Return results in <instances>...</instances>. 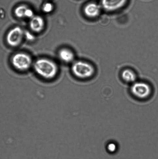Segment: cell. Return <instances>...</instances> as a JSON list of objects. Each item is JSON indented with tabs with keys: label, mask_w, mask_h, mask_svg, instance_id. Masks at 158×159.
I'll return each mask as SVG.
<instances>
[{
	"label": "cell",
	"mask_w": 158,
	"mask_h": 159,
	"mask_svg": "<svg viewBox=\"0 0 158 159\" xmlns=\"http://www.w3.org/2000/svg\"><path fill=\"white\" fill-rule=\"evenodd\" d=\"M34 69L37 75L47 81L55 79L58 71L56 64L46 58H40L37 60L34 63Z\"/></svg>",
	"instance_id": "cell-1"
},
{
	"label": "cell",
	"mask_w": 158,
	"mask_h": 159,
	"mask_svg": "<svg viewBox=\"0 0 158 159\" xmlns=\"http://www.w3.org/2000/svg\"><path fill=\"white\" fill-rule=\"evenodd\" d=\"M71 70L74 75L80 79L90 78L95 72V70L92 65L81 61L74 62L72 65Z\"/></svg>",
	"instance_id": "cell-2"
},
{
	"label": "cell",
	"mask_w": 158,
	"mask_h": 159,
	"mask_svg": "<svg viewBox=\"0 0 158 159\" xmlns=\"http://www.w3.org/2000/svg\"><path fill=\"white\" fill-rule=\"evenodd\" d=\"M12 66L15 69L20 71H25L28 70L32 64L30 56L23 52L15 54L11 59Z\"/></svg>",
	"instance_id": "cell-3"
},
{
	"label": "cell",
	"mask_w": 158,
	"mask_h": 159,
	"mask_svg": "<svg viewBox=\"0 0 158 159\" xmlns=\"http://www.w3.org/2000/svg\"><path fill=\"white\" fill-rule=\"evenodd\" d=\"M131 92L134 96L140 99H145L151 96V87L146 83L135 82L131 87Z\"/></svg>",
	"instance_id": "cell-4"
},
{
	"label": "cell",
	"mask_w": 158,
	"mask_h": 159,
	"mask_svg": "<svg viewBox=\"0 0 158 159\" xmlns=\"http://www.w3.org/2000/svg\"><path fill=\"white\" fill-rule=\"evenodd\" d=\"M24 36L23 30L19 26H15L6 35V42L9 46L15 47L21 43Z\"/></svg>",
	"instance_id": "cell-5"
},
{
	"label": "cell",
	"mask_w": 158,
	"mask_h": 159,
	"mask_svg": "<svg viewBox=\"0 0 158 159\" xmlns=\"http://www.w3.org/2000/svg\"><path fill=\"white\" fill-rule=\"evenodd\" d=\"M128 0H101V7L107 11H113L122 8Z\"/></svg>",
	"instance_id": "cell-6"
},
{
	"label": "cell",
	"mask_w": 158,
	"mask_h": 159,
	"mask_svg": "<svg viewBox=\"0 0 158 159\" xmlns=\"http://www.w3.org/2000/svg\"><path fill=\"white\" fill-rule=\"evenodd\" d=\"M101 6L97 3L91 2L86 5L83 11L87 16L94 18L98 16L101 11Z\"/></svg>",
	"instance_id": "cell-7"
},
{
	"label": "cell",
	"mask_w": 158,
	"mask_h": 159,
	"mask_svg": "<svg viewBox=\"0 0 158 159\" xmlns=\"http://www.w3.org/2000/svg\"><path fill=\"white\" fill-rule=\"evenodd\" d=\"M45 25L44 20L40 16H34L31 19L29 27L34 32L39 33L44 29Z\"/></svg>",
	"instance_id": "cell-8"
},
{
	"label": "cell",
	"mask_w": 158,
	"mask_h": 159,
	"mask_svg": "<svg viewBox=\"0 0 158 159\" xmlns=\"http://www.w3.org/2000/svg\"><path fill=\"white\" fill-rule=\"evenodd\" d=\"M58 55L60 60L66 63H71L73 61L75 57L73 52L66 48L60 50Z\"/></svg>",
	"instance_id": "cell-9"
},
{
	"label": "cell",
	"mask_w": 158,
	"mask_h": 159,
	"mask_svg": "<svg viewBox=\"0 0 158 159\" xmlns=\"http://www.w3.org/2000/svg\"><path fill=\"white\" fill-rule=\"evenodd\" d=\"M122 77L125 82L131 83L135 82L137 78L135 73L129 69L124 70L122 73Z\"/></svg>",
	"instance_id": "cell-10"
},
{
	"label": "cell",
	"mask_w": 158,
	"mask_h": 159,
	"mask_svg": "<svg viewBox=\"0 0 158 159\" xmlns=\"http://www.w3.org/2000/svg\"><path fill=\"white\" fill-rule=\"evenodd\" d=\"M28 7L25 5H21L15 8L14 11L15 16L19 18H25V15L26 10Z\"/></svg>",
	"instance_id": "cell-11"
},
{
	"label": "cell",
	"mask_w": 158,
	"mask_h": 159,
	"mask_svg": "<svg viewBox=\"0 0 158 159\" xmlns=\"http://www.w3.org/2000/svg\"><path fill=\"white\" fill-rule=\"evenodd\" d=\"M54 9V6L52 3L46 2L43 6V11L45 13H49L52 12Z\"/></svg>",
	"instance_id": "cell-12"
},
{
	"label": "cell",
	"mask_w": 158,
	"mask_h": 159,
	"mask_svg": "<svg viewBox=\"0 0 158 159\" xmlns=\"http://www.w3.org/2000/svg\"><path fill=\"white\" fill-rule=\"evenodd\" d=\"M117 144L113 143H109L107 146V149L109 152L114 153L117 151Z\"/></svg>",
	"instance_id": "cell-13"
},
{
	"label": "cell",
	"mask_w": 158,
	"mask_h": 159,
	"mask_svg": "<svg viewBox=\"0 0 158 159\" xmlns=\"http://www.w3.org/2000/svg\"><path fill=\"white\" fill-rule=\"evenodd\" d=\"M34 16L35 15H34L33 11L29 7H28L25 12V18L31 19L34 17Z\"/></svg>",
	"instance_id": "cell-14"
},
{
	"label": "cell",
	"mask_w": 158,
	"mask_h": 159,
	"mask_svg": "<svg viewBox=\"0 0 158 159\" xmlns=\"http://www.w3.org/2000/svg\"><path fill=\"white\" fill-rule=\"evenodd\" d=\"M24 35L25 36L26 38L28 40H32L35 39L34 36L28 32H26L24 34Z\"/></svg>",
	"instance_id": "cell-15"
}]
</instances>
